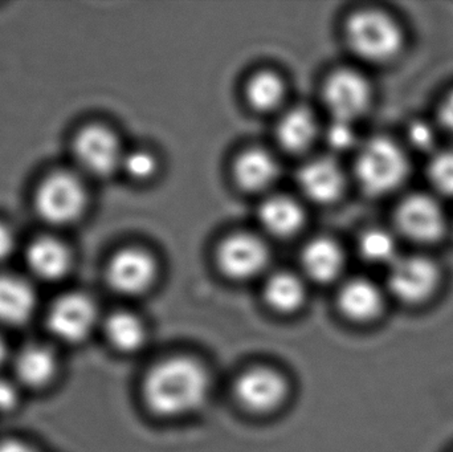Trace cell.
<instances>
[{
  "label": "cell",
  "mask_w": 453,
  "mask_h": 452,
  "mask_svg": "<svg viewBox=\"0 0 453 452\" xmlns=\"http://www.w3.org/2000/svg\"><path fill=\"white\" fill-rule=\"evenodd\" d=\"M211 379L199 361L178 356L167 358L149 371L142 395L151 413L178 418L196 413L209 400Z\"/></svg>",
  "instance_id": "cell-1"
},
{
  "label": "cell",
  "mask_w": 453,
  "mask_h": 452,
  "mask_svg": "<svg viewBox=\"0 0 453 452\" xmlns=\"http://www.w3.org/2000/svg\"><path fill=\"white\" fill-rule=\"evenodd\" d=\"M362 188L383 195L398 188L409 174L403 150L388 138H372L361 149L356 165Z\"/></svg>",
  "instance_id": "cell-2"
},
{
  "label": "cell",
  "mask_w": 453,
  "mask_h": 452,
  "mask_svg": "<svg viewBox=\"0 0 453 452\" xmlns=\"http://www.w3.org/2000/svg\"><path fill=\"white\" fill-rule=\"evenodd\" d=\"M346 36L357 55L378 63L395 57L403 44L398 24L380 11H361L351 16Z\"/></svg>",
  "instance_id": "cell-3"
},
{
  "label": "cell",
  "mask_w": 453,
  "mask_h": 452,
  "mask_svg": "<svg viewBox=\"0 0 453 452\" xmlns=\"http://www.w3.org/2000/svg\"><path fill=\"white\" fill-rule=\"evenodd\" d=\"M37 214L55 226L76 222L87 206V193L79 178L68 172L50 175L35 196Z\"/></svg>",
  "instance_id": "cell-4"
},
{
  "label": "cell",
  "mask_w": 453,
  "mask_h": 452,
  "mask_svg": "<svg viewBox=\"0 0 453 452\" xmlns=\"http://www.w3.org/2000/svg\"><path fill=\"white\" fill-rule=\"evenodd\" d=\"M439 271L426 257H399L390 264L388 288L406 304H420L433 296L439 286Z\"/></svg>",
  "instance_id": "cell-5"
},
{
  "label": "cell",
  "mask_w": 453,
  "mask_h": 452,
  "mask_svg": "<svg viewBox=\"0 0 453 452\" xmlns=\"http://www.w3.org/2000/svg\"><path fill=\"white\" fill-rule=\"evenodd\" d=\"M287 379L269 368H253L242 373L234 382V395L237 402L250 413L266 414L279 409L287 400Z\"/></svg>",
  "instance_id": "cell-6"
},
{
  "label": "cell",
  "mask_w": 453,
  "mask_h": 452,
  "mask_svg": "<svg viewBox=\"0 0 453 452\" xmlns=\"http://www.w3.org/2000/svg\"><path fill=\"white\" fill-rule=\"evenodd\" d=\"M73 151L77 164L95 177L111 175L121 166L125 156L116 135L98 125L85 127L77 134Z\"/></svg>",
  "instance_id": "cell-7"
},
{
  "label": "cell",
  "mask_w": 453,
  "mask_h": 452,
  "mask_svg": "<svg viewBox=\"0 0 453 452\" xmlns=\"http://www.w3.org/2000/svg\"><path fill=\"white\" fill-rule=\"evenodd\" d=\"M97 318V310L89 297L68 294L56 300L48 313L50 331L66 342L87 339Z\"/></svg>",
  "instance_id": "cell-8"
},
{
  "label": "cell",
  "mask_w": 453,
  "mask_h": 452,
  "mask_svg": "<svg viewBox=\"0 0 453 452\" xmlns=\"http://www.w3.org/2000/svg\"><path fill=\"white\" fill-rule=\"evenodd\" d=\"M265 244L253 235L229 236L218 249L220 271L232 280H250L263 272L268 263Z\"/></svg>",
  "instance_id": "cell-9"
},
{
  "label": "cell",
  "mask_w": 453,
  "mask_h": 452,
  "mask_svg": "<svg viewBox=\"0 0 453 452\" xmlns=\"http://www.w3.org/2000/svg\"><path fill=\"white\" fill-rule=\"evenodd\" d=\"M370 96L365 77L353 71L335 72L325 85V103L338 121L351 122L358 119L369 106Z\"/></svg>",
  "instance_id": "cell-10"
},
{
  "label": "cell",
  "mask_w": 453,
  "mask_h": 452,
  "mask_svg": "<svg viewBox=\"0 0 453 452\" xmlns=\"http://www.w3.org/2000/svg\"><path fill=\"white\" fill-rule=\"evenodd\" d=\"M157 265L148 252L140 249L119 251L108 265L109 286L119 294L135 296L150 288L156 280Z\"/></svg>",
  "instance_id": "cell-11"
},
{
  "label": "cell",
  "mask_w": 453,
  "mask_h": 452,
  "mask_svg": "<svg viewBox=\"0 0 453 452\" xmlns=\"http://www.w3.org/2000/svg\"><path fill=\"white\" fill-rule=\"evenodd\" d=\"M396 223L407 238L423 243L438 241L446 227L443 210L427 195L404 199L396 212Z\"/></svg>",
  "instance_id": "cell-12"
},
{
  "label": "cell",
  "mask_w": 453,
  "mask_h": 452,
  "mask_svg": "<svg viewBox=\"0 0 453 452\" xmlns=\"http://www.w3.org/2000/svg\"><path fill=\"white\" fill-rule=\"evenodd\" d=\"M303 193L317 203L337 201L345 188V175L337 162L330 158H316L308 162L298 174Z\"/></svg>",
  "instance_id": "cell-13"
},
{
  "label": "cell",
  "mask_w": 453,
  "mask_h": 452,
  "mask_svg": "<svg viewBox=\"0 0 453 452\" xmlns=\"http://www.w3.org/2000/svg\"><path fill=\"white\" fill-rule=\"evenodd\" d=\"M338 305L346 318L357 323H367L382 312V292L366 279H354L341 289Z\"/></svg>",
  "instance_id": "cell-14"
},
{
  "label": "cell",
  "mask_w": 453,
  "mask_h": 452,
  "mask_svg": "<svg viewBox=\"0 0 453 452\" xmlns=\"http://www.w3.org/2000/svg\"><path fill=\"white\" fill-rule=\"evenodd\" d=\"M27 263L42 280H58L71 267V254L65 244L55 238H40L29 246Z\"/></svg>",
  "instance_id": "cell-15"
},
{
  "label": "cell",
  "mask_w": 453,
  "mask_h": 452,
  "mask_svg": "<svg viewBox=\"0 0 453 452\" xmlns=\"http://www.w3.org/2000/svg\"><path fill=\"white\" fill-rule=\"evenodd\" d=\"M36 296L29 284L15 276H0V323L19 326L29 320Z\"/></svg>",
  "instance_id": "cell-16"
},
{
  "label": "cell",
  "mask_w": 453,
  "mask_h": 452,
  "mask_svg": "<svg viewBox=\"0 0 453 452\" xmlns=\"http://www.w3.org/2000/svg\"><path fill=\"white\" fill-rule=\"evenodd\" d=\"M234 174L237 183L245 190L260 191L276 180L279 167L268 151L252 149L236 159Z\"/></svg>",
  "instance_id": "cell-17"
},
{
  "label": "cell",
  "mask_w": 453,
  "mask_h": 452,
  "mask_svg": "<svg viewBox=\"0 0 453 452\" xmlns=\"http://www.w3.org/2000/svg\"><path fill=\"white\" fill-rule=\"evenodd\" d=\"M303 265L309 278L317 283H329L342 271L343 254L330 239H316L303 249Z\"/></svg>",
  "instance_id": "cell-18"
},
{
  "label": "cell",
  "mask_w": 453,
  "mask_h": 452,
  "mask_svg": "<svg viewBox=\"0 0 453 452\" xmlns=\"http://www.w3.org/2000/svg\"><path fill=\"white\" fill-rule=\"evenodd\" d=\"M261 225L274 236L295 235L303 225L300 204L288 196H273L264 202L260 209Z\"/></svg>",
  "instance_id": "cell-19"
},
{
  "label": "cell",
  "mask_w": 453,
  "mask_h": 452,
  "mask_svg": "<svg viewBox=\"0 0 453 452\" xmlns=\"http://www.w3.org/2000/svg\"><path fill=\"white\" fill-rule=\"evenodd\" d=\"M317 134V122L311 111L296 108L282 116L277 125V140L288 151L305 150Z\"/></svg>",
  "instance_id": "cell-20"
},
{
  "label": "cell",
  "mask_w": 453,
  "mask_h": 452,
  "mask_svg": "<svg viewBox=\"0 0 453 452\" xmlns=\"http://www.w3.org/2000/svg\"><path fill=\"white\" fill-rule=\"evenodd\" d=\"M58 361L52 350L42 345H29L19 353L16 373L19 379L32 387L48 384L56 374Z\"/></svg>",
  "instance_id": "cell-21"
},
{
  "label": "cell",
  "mask_w": 453,
  "mask_h": 452,
  "mask_svg": "<svg viewBox=\"0 0 453 452\" xmlns=\"http://www.w3.org/2000/svg\"><path fill=\"white\" fill-rule=\"evenodd\" d=\"M264 296L272 310L281 313H292L300 310L305 302V287L297 276L280 272L266 281Z\"/></svg>",
  "instance_id": "cell-22"
},
{
  "label": "cell",
  "mask_w": 453,
  "mask_h": 452,
  "mask_svg": "<svg viewBox=\"0 0 453 452\" xmlns=\"http://www.w3.org/2000/svg\"><path fill=\"white\" fill-rule=\"evenodd\" d=\"M105 333L109 341L121 352H137L146 341L142 321L129 312H117L106 321Z\"/></svg>",
  "instance_id": "cell-23"
},
{
  "label": "cell",
  "mask_w": 453,
  "mask_h": 452,
  "mask_svg": "<svg viewBox=\"0 0 453 452\" xmlns=\"http://www.w3.org/2000/svg\"><path fill=\"white\" fill-rule=\"evenodd\" d=\"M285 95L282 80L272 72H260L247 85V98L257 111H272L281 103Z\"/></svg>",
  "instance_id": "cell-24"
},
{
  "label": "cell",
  "mask_w": 453,
  "mask_h": 452,
  "mask_svg": "<svg viewBox=\"0 0 453 452\" xmlns=\"http://www.w3.org/2000/svg\"><path fill=\"white\" fill-rule=\"evenodd\" d=\"M362 257L372 263L395 262V241L390 234L382 230L367 231L359 243Z\"/></svg>",
  "instance_id": "cell-25"
},
{
  "label": "cell",
  "mask_w": 453,
  "mask_h": 452,
  "mask_svg": "<svg viewBox=\"0 0 453 452\" xmlns=\"http://www.w3.org/2000/svg\"><path fill=\"white\" fill-rule=\"evenodd\" d=\"M428 175L441 194L453 196V150L436 154L428 167Z\"/></svg>",
  "instance_id": "cell-26"
},
{
  "label": "cell",
  "mask_w": 453,
  "mask_h": 452,
  "mask_svg": "<svg viewBox=\"0 0 453 452\" xmlns=\"http://www.w3.org/2000/svg\"><path fill=\"white\" fill-rule=\"evenodd\" d=\"M121 167L133 180H149L156 172L157 161L148 151L135 150L125 154Z\"/></svg>",
  "instance_id": "cell-27"
},
{
  "label": "cell",
  "mask_w": 453,
  "mask_h": 452,
  "mask_svg": "<svg viewBox=\"0 0 453 452\" xmlns=\"http://www.w3.org/2000/svg\"><path fill=\"white\" fill-rule=\"evenodd\" d=\"M327 141L335 150H348L356 142V133L351 127V122L334 119L327 130Z\"/></svg>",
  "instance_id": "cell-28"
},
{
  "label": "cell",
  "mask_w": 453,
  "mask_h": 452,
  "mask_svg": "<svg viewBox=\"0 0 453 452\" xmlns=\"http://www.w3.org/2000/svg\"><path fill=\"white\" fill-rule=\"evenodd\" d=\"M18 400L19 395L15 385L0 379V411H8L15 408Z\"/></svg>",
  "instance_id": "cell-29"
},
{
  "label": "cell",
  "mask_w": 453,
  "mask_h": 452,
  "mask_svg": "<svg viewBox=\"0 0 453 452\" xmlns=\"http://www.w3.org/2000/svg\"><path fill=\"white\" fill-rule=\"evenodd\" d=\"M15 236L10 227L0 223V262H4L15 249Z\"/></svg>",
  "instance_id": "cell-30"
},
{
  "label": "cell",
  "mask_w": 453,
  "mask_h": 452,
  "mask_svg": "<svg viewBox=\"0 0 453 452\" xmlns=\"http://www.w3.org/2000/svg\"><path fill=\"white\" fill-rule=\"evenodd\" d=\"M411 140L418 148L427 149L433 145L434 135L430 127L423 124L414 125L411 127Z\"/></svg>",
  "instance_id": "cell-31"
},
{
  "label": "cell",
  "mask_w": 453,
  "mask_h": 452,
  "mask_svg": "<svg viewBox=\"0 0 453 452\" xmlns=\"http://www.w3.org/2000/svg\"><path fill=\"white\" fill-rule=\"evenodd\" d=\"M439 119L444 129L453 133V92L449 93L439 109Z\"/></svg>",
  "instance_id": "cell-32"
},
{
  "label": "cell",
  "mask_w": 453,
  "mask_h": 452,
  "mask_svg": "<svg viewBox=\"0 0 453 452\" xmlns=\"http://www.w3.org/2000/svg\"><path fill=\"white\" fill-rule=\"evenodd\" d=\"M0 452H37L32 446L20 441H4L0 443Z\"/></svg>",
  "instance_id": "cell-33"
},
{
  "label": "cell",
  "mask_w": 453,
  "mask_h": 452,
  "mask_svg": "<svg viewBox=\"0 0 453 452\" xmlns=\"http://www.w3.org/2000/svg\"><path fill=\"white\" fill-rule=\"evenodd\" d=\"M5 356H7V348H5L4 342L0 339V365H2L3 361L5 360Z\"/></svg>",
  "instance_id": "cell-34"
}]
</instances>
